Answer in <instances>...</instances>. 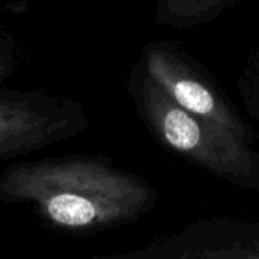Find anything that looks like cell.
Instances as JSON below:
<instances>
[{
  "label": "cell",
  "instance_id": "cell-1",
  "mask_svg": "<svg viewBox=\"0 0 259 259\" xmlns=\"http://www.w3.org/2000/svg\"><path fill=\"white\" fill-rule=\"evenodd\" d=\"M0 198L32 203L49 224L89 233L139 220L159 194L108 159L72 156L11 165L0 176Z\"/></svg>",
  "mask_w": 259,
  "mask_h": 259
},
{
  "label": "cell",
  "instance_id": "cell-2",
  "mask_svg": "<svg viewBox=\"0 0 259 259\" xmlns=\"http://www.w3.org/2000/svg\"><path fill=\"white\" fill-rule=\"evenodd\" d=\"M128 95L159 145L232 186L259 192V153L250 142L179 107L139 64L130 73Z\"/></svg>",
  "mask_w": 259,
  "mask_h": 259
},
{
  "label": "cell",
  "instance_id": "cell-3",
  "mask_svg": "<svg viewBox=\"0 0 259 259\" xmlns=\"http://www.w3.org/2000/svg\"><path fill=\"white\" fill-rule=\"evenodd\" d=\"M139 67L188 113L227 130L236 138L253 142V128L215 78L183 48L165 40L144 46Z\"/></svg>",
  "mask_w": 259,
  "mask_h": 259
},
{
  "label": "cell",
  "instance_id": "cell-4",
  "mask_svg": "<svg viewBox=\"0 0 259 259\" xmlns=\"http://www.w3.org/2000/svg\"><path fill=\"white\" fill-rule=\"evenodd\" d=\"M92 259H259V221L203 218L142 247Z\"/></svg>",
  "mask_w": 259,
  "mask_h": 259
},
{
  "label": "cell",
  "instance_id": "cell-5",
  "mask_svg": "<svg viewBox=\"0 0 259 259\" xmlns=\"http://www.w3.org/2000/svg\"><path fill=\"white\" fill-rule=\"evenodd\" d=\"M89 126L82 107L69 98H0V160L70 139Z\"/></svg>",
  "mask_w": 259,
  "mask_h": 259
},
{
  "label": "cell",
  "instance_id": "cell-6",
  "mask_svg": "<svg viewBox=\"0 0 259 259\" xmlns=\"http://www.w3.org/2000/svg\"><path fill=\"white\" fill-rule=\"evenodd\" d=\"M236 92L259 139V48L247 52L236 78Z\"/></svg>",
  "mask_w": 259,
  "mask_h": 259
},
{
  "label": "cell",
  "instance_id": "cell-7",
  "mask_svg": "<svg viewBox=\"0 0 259 259\" xmlns=\"http://www.w3.org/2000/svg\"><path fill=\"white\" fill-rule=\"evenodd\" d=\"M4 70H5V64H4V61H2V60H0V75L4 73Z\"/></svg>",
  "mask_w": 259,
  "mask_h": 259
}]
</instances>
